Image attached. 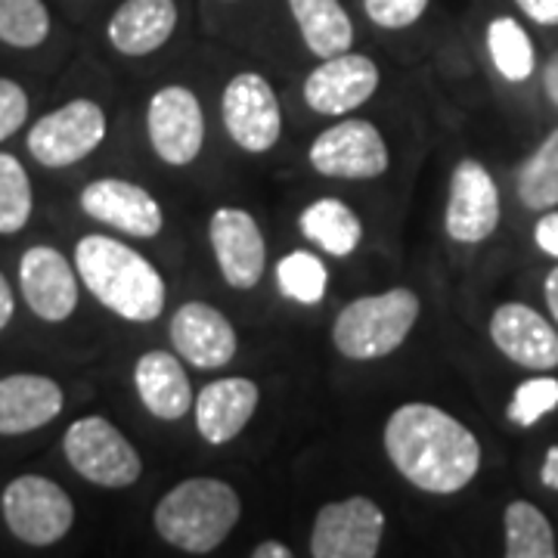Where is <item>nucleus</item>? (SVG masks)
<instances>
[{
	"instance_id": "obj_40",
	"label": "nucleus",
	"mask_w": 558,
	"mask_h": 558,
	"mask_svg": "<svg viewBox=\"0 0 558 558\" xmlns=\"http://www.w3.org/2000/svg\"><path fill=\"white\" fill-rule=\"evenodd\" d=\"M543 292H546V304H549V314H553V317H556V323H558V267H553V270L546 274Z\"/></svg>"
},
{
	"instance_id": "obj_30",
	"label": "nucleus",
	"mask_w": 558,
	"mask_h": 558,
	"mask_svg": "<svg viewBox=\"0 0 558 558\" xmlns=\"http://www.w3.org/2000/svg\"><path fill=\"white\" fill-rule=\"evenodd\" d=\"M50 35L44 0H0V40L20 50L40 47Z\"/></svg>"
},
{
	"instance_id": "obj_32",
	"label": "nucleus",
	"mask_w": 558,
	"mask_h": 558,
	"mask_svg": "<svg viewBox=\"0 0 558 558\" xmlns=\"http://www.w3.org/2000/svg\"><path fill=\"white\" fill-rule=\"evenodd\" d=\"M363 10L379 28L400 32L425 16L428 0H363Z\"/></svg>"
},
{
	"instance_id": "obj_39",
	"label": "nucleus",
	"mask_w": 558,
	"mask_h": 558,
	"mask_svg": "<svg viewBox=\"0 0 558 558\" xmlns=\"http://www.w3.org/2000/svg\"><path fill=\"white\" fill-rule=\"evenodd\" d=\"M252 558H292V549L286 543H277V539H267V543H258L252 549Z\"/></svg>"
},
{
	"instance_id": "obj_33",
	"label": "nucleus",
	"mask_w": 558,
	"mask_h": 558,
	"mask_svg": "<svg viewBox=\"0 0 558 558\" xmlns=\"http://www.w3.org/2000/svg\"><path fill=\"white\" fill-rule=\"evenodd\" d=\"M28 119V94L13 78H0V143L10 140Z\"/></svg>"
},
{
	"instance_id": "obj_16",
	"label": "nucleus",
	"mask_w": 558,
	"mask_h": 558,
	"mask_svg": "<svg viewBox=\"0 0 558 558\" xmlns=\"http://www.w3.org/2000/svg\"><path fill=\"white\" fill-rule=\"evenodd\" d=\"M20 289L32 314L62 323L78 307V270L53 245H32L20 258Z\"/></svg>"
},
{
	"instance_id": "obj_7",
	"label": "nucleus",
	"mask_w": 558,
	"mask_h": 558,
	"mask_svg": "<svg viewBox=\"0 0 558 558\" xmlns=\"http://www.w3.org/2000/svg\"><path fill=\"white\" fill-rule=\"evenodd\" d=\"M106 140V112L94 100H72L47 112L28 131V153L44 168H69Z\"/></svg>"
},
{
	"instance_id": "obj_13",
	"label": "nucleus",
	"mask_w": 558,
	"mask_h": 558,
	"mask_svg": "<svg viewBox=\"0 0 558 558\" xmlns=\"http://www.w3.org/2000/svg\"><path fill=\"white\" fill-rule=\"evenodd\" d=\"M208 240L230 289H255L267 267V242L258 220L242 208H218L208 220Z\"/></svg>"
},
{
	"instance_id": "obj_14",
	"label": "nucleus",
	"mask_w": 558,
	"mask_h": 558,
	"mask_svg": "<svg viewBox=\"0 0 558 558\" xmlns=\"http://www.w3.org/2000/svg\"><path fill=\"white\" fill-rule=\"evenodd\" d=\"M81 211L137 240H153L165 227L161 205L153 193L121 178L90 180L81 193Z\"/></svg>"
},
{
	"instance_id": "obj_27",
	"label": "nucleus",
	"mask_w": 558,
	"mask_h": 558,
	"mask_svg": "<svg viewBox=\"0 0 558 558\" xmlns=\"http://www.w3.org/2000/svg\"><path fill=\"white\" fill-rule=\"evenodd\" d=\"M487 50H490L497 72L506 81L519 84L534 75V65H537L534 44L512 16H499L487 25Z\"/></svg>"
},
{
	"instance_id": "obj_25",
	"label": "nucleus",
	"mask_w": 558,
	"mask_h": 558,
	"mask_svg": "<svg viewBox=\"0 0 558 558\" xmlns=\"http://www.w3.org/2000/svg\"><path fill=\"white\" fill-rule=\"evenodd\" d=\"M506 556L509 558H556V534L549 519L534 502L515 499L506 506Z\"/></svg>"
},
{
	"instance_id": "obj_21",
	"label": "nucleus",
	"mask_w": 558,
	"mask_h": 558,
	"mask_svg": "<svg viewBox=\"0 0 558 558\" xmlns=\"http://www.w3.org/2000/svg\"><path fill=\"white\" fill-rule=\"evenodd\" d=\"M178 28L174 0H124L109 20V44L121 57H149L165 47Z\"/></svg>"
},
{
	"instance_id": "obj_2",
	"label": "nucleus",
	"mask_w": 558,
	"mask_h": 558,
	"mask_svg": "<svg viewBox=\"0 0 558 558\" xmlns=\"http://www.w3.org/2000/svg\"><path fill=\"white\" fill-rule=\"evenodd\" d=\"M75 270L87 292L128 323H153L165 311L168 286L156 264L112 236H84L75 245Z\"/></svg>"
},
{
	"instance_id": "obj_1",
	"label": "nucleus",
	"mask_w": 558,
	"mask_h": 558,
	"mask_svg": "<svg viewBox=\"0 0 558 558\" xmlns=\"http://www.w3.org/2000/svg\"><path fill=\"white\" fill-rule=\"evenodd\" d=\"M385 453L425 494L450 497L481 469V444L457 416L435 403H403L385 422Z\"/></svg>"
},
{
	"instance_id": "obj_3",
	"label": "nucleus",
	"mask_w": 558,
	"mask_h": 558,
	"mask_svg": "<svg viewBox=\"0 0 558 558\" xmlns=\"http://www.w3.org/2000/svg\"><path fill=\"white\" fill-rule=\"evenodd\" d=\"M242 519L240 494L220 478H186L159 499L153 524L168 546L190 556L215 553Z\"/></svg>"
},
{
	"instance_id": "obj_22",
	"label": "nucleus",
	"mask_w": 558,
	"mask_h": 558,
	"mask_svg": "<svg viewBox=\"0 0 558 558\" xmlns=\"http://www.w3.org/2000/svg\"><path fill=\"white\" fill-rule=\"evenodd\" d=\"M134 385L146 413L161 422H178L193 410V385L171 351H146L134 366Z\"/></svg>"
},
{
	"instance_id": "obj_37",
	"label": "nucleus",
	"mask_w": 558,
	"mask_h": 558,
	"mask_svg": "<svg viewBox=\"0 0 558 558\" xmlns=\"http://www.w3.org/2000/svg\"><path fill=\"white\" fill-rule=\"evenodd\" d=\"M539 481H543V487H549V490H558V444L556 447H549V453L543 459V469H539Z\"/></svg>"
},
{
	"instance_id": "obj_36",
	"label": "nucleus",
	"mask_w": 558,
	"mask_h": 558,
	"mask_svg": "<svg viewBox=\"0 0 558 558\" xmlns=\"http://www.w3.org/2000/svg\"><path fill=\"white\" fill-rule=\"evenodd\" d=\"M13 311H16V299H13V289L7 277L0 274V332L7 329V323L13 319Z\"/></svg>"
},
{
	"instance_id": "obj_19",
	"label": "nucleus",
	"mask_w": 558,
	"mask_h": 558,
	"mask_svg": "<svg viewBox=\"0 0 558 558\" xmlns=\"http://www.w3.org/2000/svg\"><path fill=\"white\" fill-rule=\"evenodd\" d=\"M258 385L245 376L208 381L196 395V428L208 444H230L240 438L242 428L252 422L258 410Z\"/></svg>"
},
{
	"instance_id": "obj_20",
	"label": "nucleus",
	"mask_w": 558,
	"mask_h": 558,
	"mask_svg": "<svg viewBox=\"0 0 558 558\" xmlns=\"http://www.w3.org/2000/svg\"><path fill=\"white\" fill-rule=\"evenodd\" d=\"M60 381L38 373H16L0 379V435L16 438L50 425L62 413Z\"/></svg>"
},
{
	"instance_id": "obj_9",
	"label": "nucleus",
	"mask_w": 558,
	"mask_h": 558,
	"mask_svg": "<svg viewBox=\"0 0 558 558\" xmlns=\"http://www.w3.org/2000/svg\"><path fill=\"white\" fill-rule=\"evenodd\" d=\"M385 512L369 497L326 502L314 519L311 556L314 558H376L385 537Z\"/></svg>"
},
{
	"instance_id": "obj_24",
	"label": "nucleus",
	"mask_w": 558,
	"mask_h": 558,
	"mask_svg": "<svg viewBox=\"0 0 558 558\" xmlns=\"http://www.w3.org/2000/svg\"><path fill=\"white\" fill-rule=\"evenodd\" d=\"M299 227L304 240L319 245L332 258L354 255L357 245L363 242V220L354 215V208H348L336 196H323V199L311 202L301 211Z\"/></svg>"
},
{
	"instance_id": "obj_4",
	"label": "nucleus",
	"mask_w": 558,
	"mask_h": 558,
	"mask_svg": "<svg viewBox=\"0 0 558 558\" xmlns=\"http://www.w3.org/2000/svg\"><path fill=\"white\" fill-rule=\"evenodd\" d=\"M422 314V301L413 289H388L363 295L341 307L332 326L336 351L348 360H379L395 354L413 332Z\"/></svg>"
},
{
	"instance_id": "obj_35",
	"label": "nucleus",
	"mask_w": 558,
	"mask_h": 558,
	"mask_svg": "<svg viewBox=\"0 0 558 558\" xmlns=\"http://www.w3.org/2000/svg\"><path fill=\"white\" fill-rule=\"evenodd\" d=\"M521 13L539 25H558V0H515Z\"/></svg>"
},
{
	"instance_id": "obj_31",
	"label": "nucleus",
	"mask_w": 558,
	"mask_h": 558,
	"mask_svg": "<svg viewBox=\"0 0 558 558\" xmlns=\"http://www.w3.org/2000/svg\"><path fill=\"white\" fill-rule=\"evenodd\" d=\"M553 410H558V379L537 376V379L521 381L519 388H515V395H512L509 407H506V418L512 425L531 428L543 416H549Z\"/></svg>"
},
{
	"instance_id": "obj_17",
	"label": "nucleus",
	"mask_w": 558,
	"mask_h": 558,
	"mask_svg": "<svg viewBox=\"0 0 558 558\" xmlns=\"http://www.w3.org/2000/svg\"><path fill=\"white\" fill-rule=\"evenodd\" d=\"M171 344L190 366L220 369L240 351L233 323L205 301H186L171 317Z\"/></svg>"
},
{
	"instance_id": "obj_26",
	"label": "nucleus",
	"mask_w": 558,
	"mask_h": 558,
	"mask_svg": "<svg viewBox=\"0 0 558 558\" xmlns=\"http://www.w3.org/2000/svg\"><path fill=\"white\" fill-rule=\"evenodd\" d=\"M515 190L521 205L531 211L558 208V128L539 143L531 159L521 161Z\"/></svg>"
},
{
	"instance_id": "obj_11",
	"label": "nucleus",
	"mask_w": 558,
	"mask_h": 558,
	"mask_svg": "<svg viewBox=\"0 0 558 558\" xmlns=\"http://www.w3.org/2000/svg\"><path fill=\"white\" fill-rule=\"evenodd\" d=\"M146 134L165 165H193L205 143V112L199 97L183 84H168L156 90L146 109Z\"/></svg>"
},
{
	"instance_id": "obj_12",
	"label": "nucleus",
	"mask_w": 558,
	"mask_h": 558,
	"mask_svg": "<svg viewBox=\"0 0 558 558\" xmlns=\"http://www.w3.org/2000/svg\"><path fill=\"white\" fill-rule=\"evenodd\" d=\"M444 227L462 245L484 242L499 227V190L481 161L462 159L453 168Z\"/></svg>"
},
{
	"instance_id": "obj_23",
	"label": "nucleus",
	"mask_w": 558,
	"mask_h": 558,
	"mask_svg": "<svg viewBox=\"0 0 558 558\" xmlns=\"http://www.w3.org/2000/svg\"><path fill=\"white\" fill-rule=\"evenodd\" d=\"M289 13L299 22L301 40L319 60L351 50L354 25L339 0H289Z\"/></svg>"
},
{
	"instance_id": "obj_10",
	"label": "nucleus",
	"mask_w": 558,
	"mask_h": 558,
	"mask_svg": "<svg viewBox=\"0 0 558 558\" xmlns=\"http://www.w3.org/2000/svg\"><path fill=\"white\" fill-rule=\"evenodd\" d=\"M220 109H223L227 134L245 153L260 156L279 143L282 109H279L277 90L258 72H240L227 81Z\"/></svg>"
},
{
	"instance_id": "obj_18",
	"label": "nucleus",
	"mask_w": 558,
	"mask_h": 558,
	"mask_svg": "<svg viewBox=\"0 0 558 558\" xmlns=\"http://www.w3.org/2000/svg\"><path fill=\"white\" fill-rule=\"evenodd\" d=\"M490 339L499 354L534 373H549L558 366V332L553 323L539 317L534 307L509 301L499 304L490 317Z\"/></svg>"
},
{
	"instance_id": "obj_5",
	"label": "nucleus",
	"mask_w": 558,
	"mask_h": 558,
	"mask_svg": "<svg viewBox=\"0 0 558 558\" xmlns=\"http://www.w3.org/2000/svg\"><path fill=\"white\" fill-rule=\"evenodd\" d=\"M62 453L81 478L106 490H124L143 475L134 444L102 416L75 418L62 435Z\"/></svg>"
},
{
	"instance_id": "obj_15",
	"label": "nucleus",
	"mask_w": 558,
	"mask_h": 558,
	"mask_svg": "<svg viewBox=\"0 0 558 558\" xmlns=\"http://www.w3.org/2000/svg\"><path fill=\"white\" fill-rule=\"evenodd\" d=\"M379 90V65L344 50L323 60L304 81V102L319 116H348Z\"/></svg>"
},
{
	"instance_id": "obj_34",
	"label": "nucleus",
	"mask_w": 558,
	"mask_h": 558,
	"mask_svg": "<svg viewBox=\"0 0 558 558\" xmlns=\"http://www.w3.org/2000/svg\"><path fill=\"white\" fill-rule=\"evenodd\" d=\"M534 240H537L539 252H546L549 258H558V211H546L534 227Z\"/></svg>"
},
{
	"instance_id": "obj_29",
	"label": "nucleus",
	"mask_w": 558,
	"mask_h": 558,
	"mask_svg": "<svg viewBox=\"0 0 558 558\" xmlns=\"http://www.w3.org/2000/svg\"><path fill=\"white\" fill-rule=\"evenodd\" d=\"M277 286L289 301L319 304L326 295V286H329V270L311 252H289L277 264Z\"/></svg>"
},
{
	"instance_id": "obj_6",
	"label": "nucleus",
	"mask_w": 558,
	"mask_h": 558,
	"mask_svg": "<svg viewBox=\"0 0 558 558\" xmlns=\"http://www.w3.org/2000/svg\"><path fill=\"white\" fill-rule=\"evenodd\" d=\"M0 506L10 534L28 546H53L75 524L72 497L44 475H20L10 481Z\"/></svg>"
},
{
	"instance_id": "obj_28",
	"label": "nucleus",
	"mask_w": 558,
	"mask_h": 558,
	"mask_svg": "<svg viewBox=\"0 0 558 558\" xmlns=\"http://www.w3.org/2000/svg\"><path fill=\"white\" fill-rule=\"evenodd\" d=\"M35 196L32 180L25 174L22 161L10 153H0V233L13 236L32 218Z\"/></svg>"
},
{
	"instance_id": "obj_38",
	"label": "nucleus",
	"mask_w": 558,
	"mask_h": 558,
	"mask_svg": "<svg viewBox=\"0 0 558 558\" xmlns=\"http://www.w3.org/2000/svg\"><path fill=\"white\" fill-rule=\"evenodd\" d=\"M543 90H546V97L556 102L558 109V50L546 60V69H543Z\"/></svg>"
},
{
	"instance_id": "obj_8",
	"label": "nucleus",
	"mask_w": 558,
	"mask_h": 558,
	"mask_svg": "<svg viewBox=\"0 0 558 558\" xmlns=\"http://www.w3.org/2000/svg\"><path fill=\"white\" fill-rule=\"evenodd\" d=\"M311 168L323 178L376 180L388 171V143L373 121L344 119L319 134L307 149Z\"/></svg>"
}]
</instances>
